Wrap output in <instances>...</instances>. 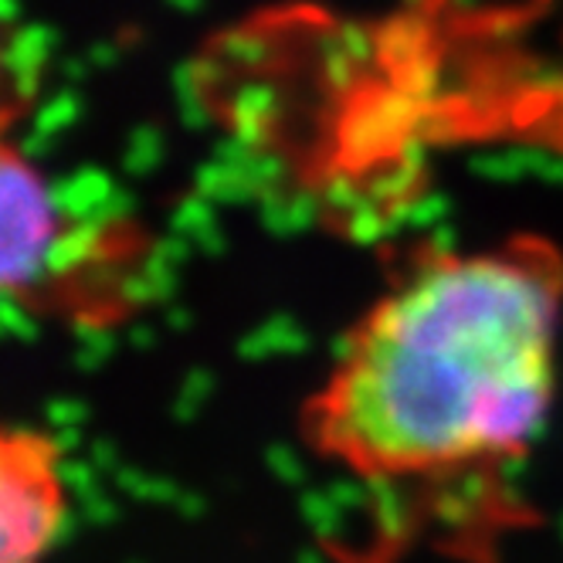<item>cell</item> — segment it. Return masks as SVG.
Wrapping results in <instances>:
<instances>
[{
    "label": "cell",
    "mask_w": 563,
    "mask_h": 563,
    "mask_svg": "<svg viewBox=\"0 0 563 563\" xmlns=\"http://www.w3.org/2000/svg\"><path fill=\"white\" fill-rule=\"evenodd\" d=\"M0 286L31 323L115 333L164 299L159 234L130 211L62 194L11 133L0 143Z\"/></svg>",
    "instance_id": "7a4b0ae2"
},
{
    "label": "cell",
    "mask_w": 563,
    "mask_h": 563,
    "mask_svg": "<svg viewBox=\"0 0 563 563\" xmlns=\"http://www.w3.org/2000/svg\"><path fill=\"white\" fill-rule=\"evenodd\" d=\"M62 441L34 424L0 434V563H45L68 522Z\"/></svg>",
    "instance_id": "3957f363"
},
{
    "label": "cell",
    "mask_w": 563,
    "mask_h": 563,
    "mask_svg": "<svg viewBox=\"0 0 563 563\" xmlns=\"http://www.w3.org/2000/svg\"><path fill=\"white\" fill-rule=\"evenodd\" d=\"M560 333L550 238L415 252L302 405V438L408 530H509L516 475L553 411Z\"/></svg>",
    "instance_id": "6da1fadb"
}]
</instances>
